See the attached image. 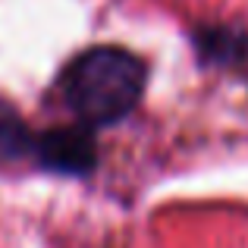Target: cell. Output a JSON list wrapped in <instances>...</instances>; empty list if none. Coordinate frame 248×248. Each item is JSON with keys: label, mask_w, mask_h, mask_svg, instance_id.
Returning <instances> with one entry per match:
<instances>
[{"label": "cell", "mask_w": 248, "mask_h": 248, "mask_svg": "<svg viewBox=\"0 0 248 248\" xmlns=\"http://www.w3.org/2000/svg\"><path fill=\"white\" fill-rule=\"evenodd\" d=\"M148 69L123 47H88L60 76V94L73 116L88 129L113 126L139 107Z\"/></svg>", "instance_id": "cell-1"}, {"label": "cell", "mask_w": 248, "mask_h": 248, "mask_svg": "<svg viewBox=\"0 0 248 248\" xmlns=\"http://www.w3.org/2000/svg\"><path fill=\"white\" fill-rule=\"evenodd\" d=\"M35 160L54 173H69V176H85L97 164V148L91 139L88 126H73V129H50V132L35 135L31 148Z\"/></svg>", "instance_id": "cell-2"}, {"label": "cell", "mask_w": 248, "mask_h": 248, "mask_svg": "<svg viewBox=\"0 0 248 248\" xmlns=\"http://www.w3.org/2000/svg\"><path fill=\"white\" fill-rule=\"evenodd\" d=\"M31 148H35V135L29 132L22 116L10 104L0 101V164L25 157V154H31Z\"/></svg>", "instance_id": "cell-3"}]
</instances>
